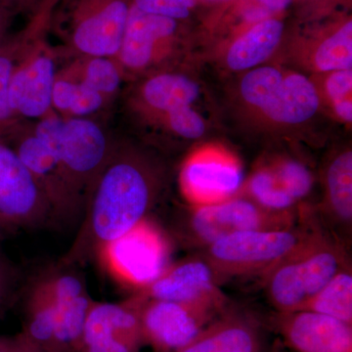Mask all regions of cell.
<instances>
[{"label":"cell","mask_w":352,"mask_h":352,"mask_svg":"<svg viewBox=\"0 0 352 352\" xmlns=\"http://www.w3.org/2000/svg\"><path fill=\"white\" fill-rule=\"evenodd\" d=\"M32 131L62 164L87 203L116 147L107 134L88 118H65L55 112L38 120Z\"/></svg>","instance_id":"obj_2"},{"label":"cell","mask_w":352,"mask_h":352,"mask_svg":"<svg viewBox=\"0 0 352 352\" xmlns=\"http://www.w3.org/2000/svg\"><path fill=\"white\" fill-rule=\"evenodd\" d=\"M56 51L44 34L29 43L14 69L9 99L18 119L41 120L54 112L52 94L56 80Z\"/></svg>","instance_id":"obj_9"},{"label":"cell","mask_w":352,"mask_h":352,"mask_svg":"<svg viewBox=\"0 0 352 352\" xmlns=\"http://www.w3.org/2000/svg\"><path fill=\"white\" fill-rule=\"evenodd\" d=\"M244 182L239 162L226 152L205 149L194 153L180 171L183 195L194 206L212 205L234 198Z\"/></svg>","instance_id":"obj_12"},{"label":"cell","mask_w":352,"mask_h":352,"mask_svg":"<svg viewBox=\"0 0 352 352\" xmlns=\"http://www.w3.org/2000/svg\"><path fill=\"white\" fill-rule=\"evenodd\" d=\"M131 3L142 12L180 22L191 15L197 0H131Z\"/></svg>","instance_id":"obj_33"},{"label":"cell","mask_w":352,"mask_h":352,"mask_svg":"<svg viewBox=\"0 0 352 352\" xmlns=\"http://www.w3.org/2000/svg\"><path fill=\"white\" fill-rule=\"evenodd\" d=\"M46 31L45 25L34 18L27 28L16 34L8 36L0 45V141L6 143L13 132L22 124L14 113L9 99V87L14 69L25 47L34 38Z\"/></svg>","instance_id":"obj_23"},{"label":"cell","mask_w":352,"mask_h":352,"mask_svg":"<svg viewBox=\"0 0 352 352\" xmlns=\"http://www.w3.org/2000/svg\"><path fill=\"white\" fill-rule=\"evenodd\" d=\"M314 235L292 227L230 234L208 245V263L214 271L228 274L270 271Z\"/></svg>","instance_id":"obj_5"},{"label":"cell","mask_w":352,"mask_h":352,"mask_svg":"<svg viewBox=\"0 0 352 352\" xmlns=\"http://www.w3.org/2000/svg\"><path fill=\"white\" fill-rule=\"evenodd\" d=\"M214 270L208 261L189 259L170 265L161 276L135 296L212 310L222 298L215 286Z\"/></svg>","instance_id":"obj_16"},{"label":"cell","mask_w":352,"mask_h":352,"mask_svg":"<svg viewBox=\"0 0 352 352\" xmlns=\"http://www.w3.org/2000/svg\"><path fill=\"white\" fill-rule=\"evenodd\" d=\"M179 22L142 12L132 6L119 53L115 58L127 75L162 71L178 54Z\"/></svg>","instance_id":"obj_8"},{"label":"cell","mask_w":352,"mask_h":352,"mask_svg":"<svg viewBox=\"0 0 352 352\" xmlns=\"http://www.w3.org/2000/svg\"><path fill=\"white\" fill-rule=\"evenodd\" d=\"M284 30V23L276 18L254 23L229 44L223 53L224 67L232 73H245L263 66L276 53Z\"/></svg>","instance_id":"obj_20"},{"label":"cell","mask_w":352,"mask_h":352,"mask_svg":"<svg viewBox=\"0 0 352 352\" xmlns=\"http://www.w3.org/2000/svg\"><path fill=\"white\" fill-rule=\"evenodd\" d=\"M326 200L333 217L340 223L352 219V152L351 149L333 157L325 173Z\"/></svg>","instance_id":"obj_25"},{"label":"cell","mask_w":352,"mask_h":352,"mask_svg":"<svg viewBox=\"0 0 352 352\" xmlns=\"http://www.w3.org/2000/svg\"><path fill=\"white\" fill-rule=\"evenodd\" d=\"M151 122L164 127L173 135L187 140H196L203 138L208 127L207 122L194 106L175 109Z\"/></svg>","instance_id":"obj_32"},{"label":"cell","mask_w":352,"mask_h":352,"mask_svg":"<svg viewBox=\"0 0 352 352\" xmlns=\"http://www.w3.org/2000/svg\"><path fill=\"white\" fill-rule=\"evenodd\" d=\"M98 258L120 282L141 289L170 266V245L161 231L145 219L106 245Z\"/></svg>","instance_id":"obj_7"},{"label":"cell","mask_w":352,"mask_h":352,"mask_svg":"<svg viewBox=\"0 0 352 352\" xmlns=\"http://www.w3.org/2000/svg\"><path fill=\"white\" fill-rule=\"evenodd\" d=\"M327 315L344 323H352V275L346 268L340 271L305 308ZM303 310V309H302Z\"/></svg>","instance_id":"obj_27"},{"label":"cell","mask_w":352,"mask_h":352,"mask_svg":"<svg viewBox=\"0 0 352 352\" xmlns=\"http://www.w3.org/2000/svg\"><path fill=\"white\" fill-rule=\"evenodd\" d=\"M138 307L145 344L156 352H175L194 342L206 330L210 309L132 296Z\"/></svg>","instance_id":"obj_11"},{"label":"cell","mask_w":352,"mask_h":352,"mask_svg":"<svg viewBox=\"0 0 352 352\" xmlns=\"http://www.w3.org/2000/svg\"><path fill=\"white\" fill-rule=\"evenodd\" d=\"M289 214H272L249 198H231L212 205L195 207L190 219L194 236L210 245L230 234L261 229L288 228Z\"/></svg>","instance_id":"obj_14"},{"label":"cell","mask_w":352,"mask_h":352,"mask_svg":"<svg viewBox=\"0 0 352 352\" xmlns=\"http://www.w3.org/2000/svg\"><path fill=\"white\" fill-rule=\"evenodd\" d=\"M143 344L138 309L131 298L117 303L94 300L76 352H140Z\"/></svg>","instance_id":"obj_15"},{"label":"cell","mask_w":352,"mask_h":352,"mask_svg":"<svg viewBox=\"0 0 352 352\" xmlns=\"http://www.w3.org/2000/svg\"><path fill=\"white\" fill-rule=\"evenodd\" d=\"M13 16L12 13L0 6V45L8 38V30Z\"/></svg>","instance_id":"obj_38"},{"label":"cell","mask_w":352,"mask_h":352,"mask_svg":"<svg viewBox=\"0 0 352 352\" xmlns=\"http://www.w3.org/2000/svg\"><path fill=\"white\" fill-rule=\"evenodd\" d=\"M321 107L311 78L302 72L286 71L283 80L256 113L280 126L307 124Z\"/></svg>","instance_id":"obj_19"},{"label":"cell","mask_w":352,"mask_h":352,"mask_svg":"<svg viewBox=\"0 0 352 352\" xmlns=\"http://www.w3.org/2000/svg\"><path fill=\"white\" fill-rule=\"evenodd\" d=\"M31 171L47 199L56 222L74 223L85 214V203L80 190L52 153L34 134L21 124L6 141Z\"/></svg>","instance_id":"obj_6"},{"label":"cell","mask_w":352,"mask_h":352,"mask_svg":"<svg viewBox=\"0 0 352 352\" xmlns=\"http://www.w3.org/2000/svg\"><path fill=\"white\" fill-rule=\"evenodd\" d=\"M0 217L19 229L56 222L50 203L31 171L6 143L0 141Z\"/></svg>","instance_id":"obj_10"},{"label":"cell","mask_w":352,"mask_h":352,"mask_svg":"<svg viewBox=\"0 0 352 352\" xmlns=\"http://www.w3.org/2000/svg\"><path fill=\"white\" fill-rule=\"evenodd\" d=\"M201 96V87L191 76L162 69L145 76L129 99L133 112L153 122L175 109L194 106Z\"/></svg>","instance_id":"obj_17"},{"label":"cell","mask_w":352,"mask_h":352,"mask_svg":"<svg viewBox=\"0 0 352 352\" xmlns=\"http://www.w3.org/2000/svg\"><path fill=\"white\" fill-rule=\"evenodd\" d=\"M258 340L247 324L230 320L204 331L191 344L175 352H258Z\"/></svg>","instance_id":"obj_24"},{"label":"cell","mask_w":352,"mask_h":352,"mask_svg":"<svg viewBox=\"0 0 352 352\" xmlns=\"http://www.w3.org/2000/svg\"><path fill=\"white\" fill-rule=\"evenodd\" d=\"M65 69L109 101L118 94L124 78L115 58L78 57Z\"/></svg>","instance_id":"obj_26"},{"label":"cell","mask_w":352,"mask_h":352,"mask_svg":"<svg viewBox=\"0 0 352 352\" xmlns=\"http://www.w3.org/2000/svg\"><path fill=\"white\" fill-rule=\"evenodd\" d=\"M296 62L314 75L352 69V22L347 20L302 50L294 52Z\"/></svg>","instance_id":"obj_22"},{"label":"cell","mask_w":352,"mask_h":352,"mask_svg":"<svg viewBox=\"0 0 352 352\" xmlns=\"http://www.w3.org/2000/svg\"><path fill=\"white\" fill-rule=\"evenodd\" d=\"M247 192L250 200L272 214H289V210L296 203L282 188L270 166L252 173L248 182Z\"/></svg>","instance_id":"obj_29"},{"label":"cell","mask_w":352,"mask_h":352,"mask_svg":"<svg viewBox=\"0 0 352 352\" xmlns=\"http://www.w3.org/2000/svg\"><path fill=\"white\" fill-rule=\"evenodd\" d=\"M285 72L271 65H263L245 72L239 83L241 100L256 112L282 82Z\"/></svg>","instance_id":"obj_30"},{"label":"cell","mask_w":352,"mask_h":352,"mask_svg":"<svg viewBox=\"0 0 352 352\" xmlns=\"http://www.w3.org/2000/svg\"><path fill=\"white\" fill-rule=\"evenodd\" d=\"M43 0H0V6H3L9 12L16 15L18 13L30 12L38 10Z\"/></svg>","instance_id":"obj_36"},{"label":"cell","mask_w":352,"mask_h":352,"mask_svg":"<svg viewBox=\"0 0 352 352\" xmlns=\"http://www.w3.org/2000/svg\"><path fill=\"white\" fill-rule=\"evenodd\" d=\"M56 327V305L50 287L39 274L25 291L21 333L39 351L55 352Z\"/></svg>","instance_id":"obj_21"},{"label":"cell","mask_w":352,"mask_h":352,"mask_svg":"<svg viewBox=\"0 0 352 352\" xmlns=\"http://www.w3.org/2000/svg\"><path fill=\"white\" fill-rule=\"evenodd\" d=\"M311 78L322 102L332 110L333 117L344 124L352 122V69H339Z\"/></svg>","instance_id":"obj_28"},{"label":"cell","mask_w":352,"mask_h":352,"mask_svg":"<svg viewBox=\"0 0 352 352\" xmlns=\"http://www.w3.org/2000/svg\"><path fill=\"white\" fill-rule=\"evenodd\" d=\"M164 170L132 146H117L95 182L76 239L57 263L82 266L146 219L161 193Z\"/></svg>","instance_id":"obj_1"},{"label":"cell","mask_w":352,"mask_h":352,"mask_svg":"<svg viewBox=\"0 0 352 352\" xmlns=\"http://www.w3.org/2000/svg\"><path fill=\"white\" fill-rule=\"evenodd\" d=\"M281 333L296 352H352L351 324L311 310L285 314Z\"/></svg>","instance_id":"obj_18"},{"label":"cell","mask_w":352,"mask_h":352,"mask_svg":"<svg viewBox=\"0 0 352 352\" xmlns=\"http://www.w3.org/2000/svg\"><path fill=\"white\" fill-rule=\"evenodd\" d=\"M56 305L55 352H76L94 300L76 266L55 263L41 273Z\"/></svg>","instance_id":"obj_13"},{"label":"cell","mask_w":352,"mask_h":352,"mask_svg":"<svg viewBox=\"0 0 352 352\" xmlns=\"http://www.w3.org/2000/svg\"><path fill=\"white\" fill-rule=\"evenodd\" d=\"M0 352H41L22 333L15 336H0Z\"/></svg>","instance_id":"obj_35"},{"label":"cell","mask_w":352,"mask_h":352,"mask_svg":"<svg viewBox=\"0 0 352 352\" xmlns=\"http://www.w3.org/2000/svg\"><path fill=\"white\" fill-rule=\"evenodd\" d=\"M204 1H207V2H220V1H226V0H204Z\"/></svg>","instance_id":"obj_40"},{"label":"cell","mask_w":352,"mask_h":352,"mask_svg":"<svg viewBox=\"0 0 352 352\" xmlns=\"http://www.w3.org/2000/svg\"><path fill=\"white\" fill-rule=\"evenodd\" d=\"M259 7L267 11L268 13L274 14L284 11L288 8L293 0H254Z\"/></svg>","instance_id":"obj_37"},{"label":"cell","mask_w":352,"mask_h":352,"mask_svg":"<svg viewBox=\"0 0 352 352\" xmlns=\"http://www.w3.org/2000/svg\"><path fill=\"white\" fill-rule=\"evenodd\" d=\"M18 229L0 217V241L6 239L17 232Z\"/></svg>","instance_id":"obj_39"},{"label":"cell","mask_w":352,"mask_h":352,"mask_svg":"<svg viewBox=\"0 0 352 352\" xmlns=\"http://www.w3.org/2000/svg\"><path fill=\"white\" fill-rule=\"evenodd\" d=\"M18 284L19 273L17 268L0 249V314L12 302L17 292Z\"/></svg>","instance_id":"obj_34"},{"label":"cell","mask_w":352,"mask_h":352,"mask_svg":"<svg viewBox=\"0 0 352 352\" xmlns=\"http://www.w3.org/2000/svg\"><path fill=\"white\" fill-rule=\"evenodd\" d=\"M60 31L72 55L117 57L131 0H65Z\"/></svg>","instance_id":"obj_4"},{"label":"cell","mask_w":352,"mask_h":352,"mask_svg":"<svg viewBox=\"0 0 352 352\" xmlns=\"http://www.w3.org/2000/svg\"><path fill=\"white\" fill-rule=\"evenodd\" d=\"M344 268L339 248L314 234L298 251L268 271V298L283 314L305 309Z\"/></svg>","instance_id":"obj_3"},{"label":"cell","mask_w":352,"mask_h":352,"mask_svg":"<svg viewBox=\"0 0 352 352\" xmlns=\"http://www.w3.org/2000/svg\"><path fill=\"white\" fill-rule=\"evenodd\" d=\"M282 188L296 201L309 195L314 177L307 166L294 159H283L270 166Z\"/></svg>","instance_id":"obj_31"}]
</instances>
